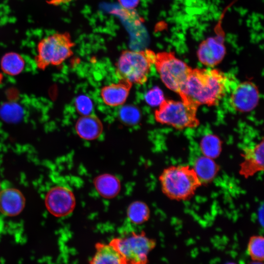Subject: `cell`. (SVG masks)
<instances>
[{"label":"cell","instance_id":"16","mask_svg":"<svg viewBox=\"0 0 264 264\" xmlns=\"http://www.w3.org/2000/svg\"><path fill=\"white\" fill-rule=\"evenodd\" d=\"M116 249L110 243H98L90 264H127Z\"/></svg>","mask_w":264,"mask_h":264},{"label":"cell","instance_id":"9","mask_svg":"<svg viewBox=\"0 0 264 264\" xmlns=\"http://www.w3.org/2000/svg\"><path fill=\"white\" fill-rule=\"evenodd\" d=\"M260 94L257 86L245 81L238 84L231 90L229 104L235 110L247 112L254 110L259 101Z\"/></svg>","mask_w":264,"mask_h":264},{"label":"cell","instance_id":"14","mask_svg":"<svg viewBox=\"0 0 264 264\" xmlns=\"http://www.w3.org/2000/svg\"><path fill=\"white\" fill-rule=\"evenodd\" d=\"M75 129L78 135L86 140H94L103 132V124L98 116L93 114L81 116L77 120Z\"/></svg>","mask_w":264,"mask_h":264},{"label":"cell","instance_id":"2","mask_svg":"<svg viewBox=\"0 0 264 264\" xmlns=\"http://www.w3.org/2000/svg\"><path fill=\"white\" fill-rule=\"evenodd\" d=\"M158 179L163 194L177 201L191 198L202 185L192 166L188 165L168 167L161 172Z\"/></svg>","mask_w":264,"mask_h":264},{"label":"cell","instance_id":"26","mask_svg":"<svg viewBox=\"0 0 264 264\" xmlns=\"http://www.w3.org/2000/svg\"><path fill=\"white\" fill-rule=\"evenodd\" d=\"M249 264H263V263L261 261H254V262H251Z\"/></svg>","mask_w":264,"mask_h":264},{"label":"cell","instance_id":"4","mask_svg":"<svg viewBox=\"0 0 264 264\" xmlns=\"http://www.w3.org/2000/svg\"><path fill=\"white\" fill-rule=\"evenodd\" d=\"M75 45L68 32L55 33L42 38L37 45L34 60L37 67L44 70L59 66L73 55Z\"/></svg>","mask_w":264,"mask_h":264},{"label":"cell","instance_id":"28","mask_svg":"<svg viewBox=\"0 0 264 264\" xmlns=\"http://www.w3.org/2000/svg\"><path fill=\"white\" fill-rule=\"evenodd\" d=\"M127 264H139L127 263Z\"/></svg>","mask_w":264,"mask_h":264},{"label":"cell","instance_id":"21","mask_svg":"<svg viewBox=\"0 0 264 264\" xmlns=\"http://www.w3.org/2000/svg\"><path fill=\"white\" fill-rule=\"evenodd\" d=\"M22 113L21 107L15 103L5 104L0 109L1 118L10 122H14L21 119Z\"/></svg>","mask_w":264,"mask_h":264},{"label":"cell","instance_id":"19","mask_svg":"<svg viewBox=\"0 0 264 264\" xmlns=\"http://www.w3.org/2000/svg\"><path fill=\"white\" fill-rule=\"evenodd\" d=\"M127 216L132 223L139 225L145 223L149 219L150 210L146 203L136 200L128 206Z\"/></svg>","mask_w":264,"mask_h":264},{"label":"cell","instance_id":"1","mask_svg":"<svg viewBox=\"0 0 264 264\" xmlns=\"http://www.w3.org/2000/svg\"><path fill=\"white\" fill-rule=\"evenodd\" d=\"M229 82L226 75L218 69L192 68L179 96L198 107L215 106L228 91Z\"/></svg>","mask_w":264,"mask_h":264},{"label":"cell","instance_id":"18","mask_svg":"<svg viewBox=\"0 0 264 264\" xmlns=\"http://www.w3.org/2000/svg\"><path fill=\"white\" fill-rule=\"evenodd\" d=\"M25 64V61L21 54L12 51L4 54L0 61L2 71L11 76H17L22 73Z\"/></svg>","mask_w":264,"mask_h":264},{"label":"cell","instance_id":"23","mask_svg":"<svg viewBox=\"0 0 264 264\" xmlns=\"http://www.w3.org/2000/svg\"><path fill=\"white\" fill-rule=\"evenodd\" d=\"M119 115L122 121L129 125H135L140 118L139 109L132 105L123 107L119 112Z\"/></svg>","mask_w":264,"mask_h":264},{"label":"cell","instance_id":"3","mask_svg":"<svg viewBox=\"0 0 264 264\" xmlns=\"http://www.w3.org/2000/svg\"><path fill=\"white\" fill-rule=\"evenodd\" d=\"M155 55L150 49L123 50L115 64L116 76L132 84L144 85L148 80Z\"/></svg>","mask_w":264,"mask_h":264},{"label":"cell","instance_id":"27","mask_svg":"<svg viewBox=\"0 0 264 264\" xmlns=\"http://www.w3.org/2000/svg\"><path fill=\"white\" fill-rule=\"evenodd\" d=\"M225 264H237L234 262H228V263H226Z\"/></svg>","mask_w":264,"mask_h":264},{"label":"cell","instance_id":"15","mask_svg":"<svg viewBox=\"0 0 264 264\" xmlns=\"http://www.w3.org/2000/svg\"><path fill=\"white\" fill-rule=\"evenodd\" d=\"M93 185L98 193L107 199L116 197L121 188L119 178L109 173H104L96 176L93 179Z\"/></svg>","mask_w":264,"mask_h":264},{"label":"cell","instance_id":"12","mask_svg":"<svg viewBox=\"0 0 264 264\" xmlns=\"http://www.w3.org/2000/svg\"><path fill=\"white\" fill-rule=\"evenodd\" d=\"M132 85L127 80L119 79L117 83L104 86L100 90L103 102L110 107L123 105L129 95Z\"/></svg>","mask_w":264,"mask_h":264},{"label":"cell","instance_id":"20","mask_svg":"<svg viewBox=\"0 0 264 264\" xmlns=\"http://www.w3.org/2000/svg\"><path fill=\"white\" fill-rule=\"evenodd\" d=\"M199 147L203 155L215 159L221 153L222 142L217 135L209 133L202 137Z\"/></svg>","mask_w":264,"mask_h":264},{"label":"cell","instance_id":"6","mask_svg":"<svg viewBox=\"0 0 264 264\" xmlns=\"http://www.w3.org/2000/svg\"><path fill=\"white\" fill-rule=\"evenodd\" d=\"M154 65L164 85L179 95L192 68L171 51L156 53Z\"/></svg>","mask_w":264,"mask_h":264},{"label":"cell","instance_id":"13","mask_svg":"<svg viewBox=\"0 0 264 264\" xmlns=\"http://www.w3.org/2000/svg\"><path fill=\"white\" fill-rule=\"evenodd\" d=\"M25 199L21 192L14 188H7L0 191V212L6 216H15L24 208Z\"/></svg>","mask_w":264,"mask_h":264},{"label":"cell","instance_id":"17","mask_svg":"<svg viewBox=\"0 0 264 264\" xmlns=\"http://www.w3.org/2000/svg\"><path fill=\"white\" fill-rule=\"evenodd\" d=\"M192 167L202 184L211 182L220 170L214 159L203 155L196 159Z\"/></svg>","mask_w":264,"mask_h":264},{"label":"cell","instance_id":"5","mask_svg":"<svg viewBox=\"0 0 264 264\" xmlns=\"http://www.w3.org/2000/svg\"><path fill=\"white\" fill-rule=\"evenodd\" d=\"M198 106L182 100L176 101L164 99L155 110V121L182 130L194 128L199 125L197 117Z\"/></svg>","mask_w":264,"mask_h":264},{"label":"cell","instance_id":"10","mask_svg":"<svg viewBox=\"0 0 264 264\" xmlns=\"http://www.w3.org/2000/svg\"><path fill=\"white\" fill-rule=\"evenodd\" d=\"M222 31L203 41L197 50L199 62L204 66L213 67L220 64L224 58L226 49Z\"/></svg>","mask_w":264,"mask_h":264},{"label":"cell","instance_id":"11","mask_svg":"<svg viewBox=\"0 0 264 264\" xmlns=\"http://www.w3.org/2000/svg\"><path fill=\"white\" fill-rule=\"evenodd\" d=\"M264 139L255 145L243 149L242 156L243 161L240 167L239 173L245 178L263 171L264 168Z\"/></svg>","mask_w":264,"mask_h":264},{"label":"cell","instance_id":"25","mask_svg":"<svg viewBox=\"0 0 264 264\" xmlns=\"http://www.w3.org/2000/svg\"><path fill=\"white\" fill-rule=\"evenodd\" d=\"M144 98L147 104L151 107L158 106L165 99L162 91L157 87H154L148 90L145 94Z\"/></svg>","mask_w":264,"mask_h":264},{"label":"cell","instance_id":"24","mask_svg":"<svg viewBox=\"0 0 264 264\" xmlns=\"http://www.w3.org/2000/svg\"><path fill=\"white\" fill-rule=\"evenodd\" d=\"M74 105L76 111L81 116L90 114L93 111V102L87 95L81 94L75 98Z\"/></svg>","mask_w":264,"mask_h":264},{"label":"cell","instance_id":"7","mask_svg":"<svg viewBox=\"0 0 264 264\" xmlns=\"http://www.w3.org/2000/svg\"><path fill=\"white\" fill-rule=\"evenodd\" d=\"M127 263L146 264L148 256L155 246L154 240L142 231H132L115 237L110 242Z\"/></svg>","mask_w":264,"mask_h":264},{"label":"cell","instance_id":"8","mask_svg":"<svg viewBox=\"0 0 264 264\" xmlns=\"http://www.w3.org/2000/svg\"><path fill=\"white\" fill-rule=\"evenodd\" d=\"M45 205L48 212L57 217L70 214L76 206V199L72 191L63 186L52 187L45 197Z\"/></svg>","mask_w":264,"mask_h":264},{"label":"cell","instance_id":"22","mask_svg":"<svg viewBox=\"0 0 264 264\" xmlns=\"http://www.w3.org/2000/svg\"><path fill=\"white\" fill-rule=\"evenodd\" d=\"M264 239L262 236H254L249 240L248 254L254 261H261L264 259Z\"/></svg>","mask_w":264,"mask_h":264}]
</instances>
